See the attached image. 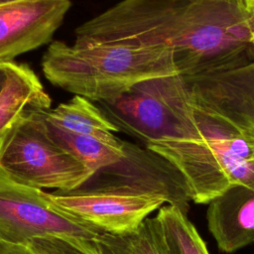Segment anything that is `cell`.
Wrapping results in <instances>:
<instances>
[{
  "instance_id": "5b68a950",
  "label": "cell",
  "mask_w": 254,
  "mask_h": 254,
  "mask_svg": "<svg viewBox=\"0 0 254 254\" xmlns=\"http://www.w3.org/2000/svg\"><path fill=\"white\" fill-rule=\"evenodd\" d=\"M189 95L188 79L175 74L144 80L96 105L119 131L147 145L181 133L189 112Z\"/></svg>"
},
{
  "instance_id": "d6986e66",
  "label": "cell",
  "mask_w": 254,
  "mask_h": 254,
  "mask_svg": "<svg viewBox=\"0 0 254 254\" xmlns=\"http://www.w3.org/2000/svg\"><path fill=\"white\" fill-rule=\"evenodd\" d=\"M15 1H19V0H0V6L4 5V4L11 3V2H15Z\"/></svg>"
},
{
  "instance_id": "7c38bea8",
  "label": "cell",
  "mask_w": 254,
  "mask_h": 254,
  "mask_svg": "<svg viewBox=\"0 0 254 254\" xmlns=\"http://www.w3.org/2000/svg\"><path fill=\"white\" fill-rule=\"evenodd\" d=\"M95 254H168L156 217H147L125 234L99 233L91 240Z\"/></svg>"
},
{
  "instance_id": "ac0fdd59",
  "label": "cell",
  "mask_w": 254,
  "mask_h": 254,
  "mask_svg": "<svg viewBox=\"0 0 254 254\" xmlns=\"http://www.w3.org/2000/svg\"><path fill=\"white\" fill-rule=\"evenodd\" d=\"M246 7H247L249 13H253L254 12V0H249L246 3Z\"/></svg>"
},
{
  "instance_id": "52a82bcc",
  "label": "cell",
  "mask_w": 254,
  "mask_h": 254,
  "mask_svg": "<svg viewBox=\"0 0 254 254\" xmlns=\"http://www.w3.org/2000/svg\"><path fill=\"white\" fill-rule=\"evenodd\" d=\"M70 6V0H19L1 5L0 64L50 43Z\"/></svg>"
},
{
  "instance_id": "6da1fadb",
  "label": "cell",
  "mask_w": 254,
  "mask_h": 254,
  "mask_svg": "<svg viewBox=\"0 0 254 254\" xmlns=\"http://www.w3.org/2000/svg\"><path fill=\"white\" fill-rule=\"evenodd\" d=\"M74 33L78 47L168 49L186 78L235 68L254 57L244 0H121Z\"/></svg>"
},
{
  "instance_id": "9c48e42d",
  "label": "cell",
  "mask_w": 254,
  "mask_h": 254,
  "mask_svg": "<svg viewBox=\"0 0 254 254\" xmlns=\"http://www.w3.org/2000/svg\"><path fill=\"white\" fill-rule=\"evenodd\" d=\"M7 78L0 92V140L27 112L51 108V97L28 64L9 63Z\"/></svg>"
},
{
  "instance_id": "30bf717a",
  "label": "cell",
  "mask_w": 254,
  "mask_h": 254,
  "mask_svg": "<svg viewBox=\"0 0 254 254\" xmlns=\"http://www.w3.org/2000/svg\"><path fill=\"white\" fill-rule=\"evenodd\" d=\"M44 123L48 135L59 147L94 173L118 163L125 155L124 141L119 138L104 140L63 129L47 120L45 112Z\"/></svg>"
},
{
  "instance_id": "ba28073f",
  "label": "cell",
  "mask_w": 254,
  "mask_h": 254,
  "mask_svg": "<svg viewBox=\"0 0 254 254\" xmlns=\"http://www.w3.org/2000/svg\"><path fill=\"white\" fill-rule=\"evenodd\" d=\"M206 219L220 251L232 253L254 244V190L228 188L208 202Z\"/></svg>"
},
{
  "instance_id": "2e32d148",
  "label": "cell",
  "mask_w": 254,
  "mask_h": 254,
  "mask_svg": "<svg viewBox=\"0 0 254 254\" xmlns=\"http://www.w3.org/2000/svg\"><path fill=\"white\" fill-rule=\"evenodd\" d=\"M7 78V66L6 64H0V92L5 84Z\"/></svg>"
},
{
  "instance_id": "ffe728a7",
  "label": "cell",
  "mask_w": 254,
  "mask_h": 254,
  "mask_svg": "<svg viewBox=\"0 0 254 254\" xmlns=\"http://www.w3.org/2000/svg\"><path fill=\"white\" fill-rule=\"evenodd\" d=\"M244 1H245V4H246V2H247V1H249V0H244Z\"/></svg>"
},
{
  "instance_id": "8fae6325",
  "label": "cell",
  "mask_w": 254,
  "mask_h": 254,
  "mask_svg": "<svg viewBox=\"0 0 254 254\" xmlns=\"http://www.w3.org/2000/svg\"><path fill=\"white\" fill-rule=\"evenodd\" d=\"M45 117L51 123L63 129L91 135L104 140H115L117 127L89 99L74 95L69 101L45 111Z\"/></svg>"
},
{
  "instance_id": "e0dca14e",
  "label": "cell",
  "mask_w": 254,
  "mask_h": 254,
  "mask_svg": "<svg viewBox=\"0 0 254 254\" xmlns=\"http://www.w3.org/2000/svg\"><path fill=\"white\" fill-rule=\"evenodd\" d=\"M250 14V44L254 53V12Z\"/></svg>"
},
{
  "instance_id": "277c9868",
  "label": "cell",
  "mask_w": 254,
  "mask_h": 254,
  "mask_svg": "<svg viewBox=\"0 0 254 254\" xmlns=\"http://www.w3.org/2000/svg\"><path fill=\"white\" fill-rule=\"evenodd\" d=\"M47 109L27 112L0 140V174L39 190H77L95 173L50 138L44 123Z\"/></svg>"
},
{
  "instance_id": "3957f363",
  "label": "cell",
  "mask_w": 254,
  "mask_h": 254,
  "mask_svg": "<svg viewBox=\"0 0 254 254\" xmlns=\"http://www.w3.org/2000/svg\"><path fill=\"white\" fill-rule=\"evenodd\" d=\"M41 64L53 85L94 102L112 99L147 79L181 74L168 49L118 44L78 47L54 41Z\"/></svg>"
},
{
  "instance_id": "7a4b0ae2",
  "label": "cell",
  "mask_w": 254,
  "mask_h": 254,
  "mask_svg": "<svg viewBox=\"0 0 254 254\" xmlns=\"http://www.w3.org/2000/svg\"><path fill=\"white\" fill-rule=\"evenodd\" d=\"M187 79L189 112L181 133L145 146L179 172L196 203L236 185L254 190V60Z\"/></svg>"
},
{
  "instance_id": "8992f818",
  "label": "cell",
  "mask_w": 254,
  "mask_h": 254,
  "mask_svg": "<svg viewBox=\"0 0 254 254\" xmlns=\"http://www.w3.org/2000/svg\"><path fill=\"white\" fill-rule=\"evenodd\" d=\"M99 233L96 227L58 207L50 192L0 174V240L23 245L47 236L91 241Z\"/></svg>"
},
{
  "instance_id": "5bb4252c",
  "label": "cell",
  "mask_w": 254,
  "mask_h": 254,
  "mask_svg": "<svg viewBox=\"0 0 254 254\" xmlns=\"http://www.w3.org/2000/svg\"><path fill=\"white\" fill-rule=\"evenodd\" d=\"M27 245L36 254H95L91 241H78L58 236L35 238Z\"/></svg>"
},
{
  "instance_id": "4fadbf2b",
  "label": "cell",
  "mask_w": 254,
  "mask_h": 254,
  "mask_svg": "<svg viewBox=\"0 0 254 254\" xmlns=\"http://www.w3.org/2000/svg\"><path fill=\"white\" fill-rule=\"evenodd\" d=\"M155 217L168 254H209L205 242L179 205L167 203Z\"/></svg>"
},
{
  "instance_id": "9a60e30c",
  "label": "cell",
  "mask_w": 254,
  "mask_h": 254,
  "mask_svg": "<svg viewBox=\"0 0 254 254\" xmlns=\"http://www.w3.org/2000/svg\"><path fill=\"white\" fill-rule=\"evenodd\" d=\"M0 254H36L28 245L14 244L0 240Z\"/></svg>"
}]
</instances>
